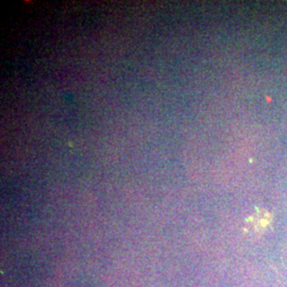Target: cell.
Masks as SVG:
<instances>
[{"label":"cell","instance_id":"6da1fadb","mask_svg":"<svg viewBox=\"0 0 287 287\" xmlns=\"http://www.w3.org/2000/svg\"><path fill=\"white\" fill-rule=\"evenodd\" d=\"M247 222H248V226L250 227L252 232L263 233L270 225L271 215L265 209L257 208L255 210V213L247 220Z\"/></svg>","mask_w":287,"mask_h":287}]
</instances>
